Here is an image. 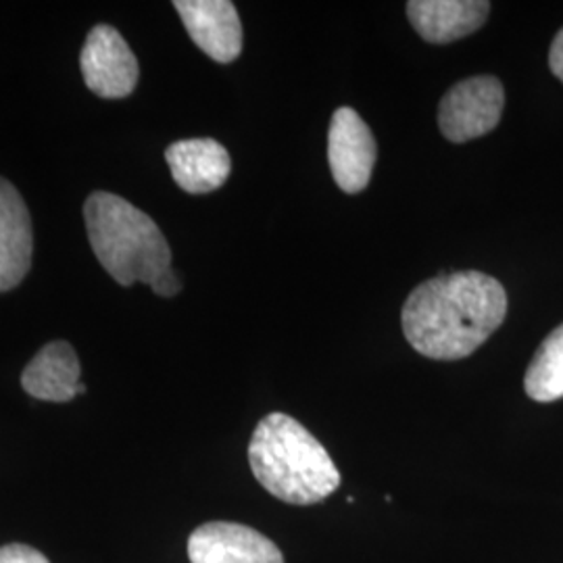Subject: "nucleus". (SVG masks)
I'll use <instances>...</instances> for the list:
<instances>
[{"mask_svg": "<svg viewBox=\"0 0 563 563\" xmlns=\"http://www.w3.org/2000/svg\"><path fill=\"white\" fill-rule=\"evenodd\" d=\"M523 388L530 399L539 402L558 401L563 397V323L555 328L526 369Z\"/></svg>", "mask_w": 563, "mask_h": 563, "instance_id": "ddd939ff", "label": "nucleus"}, {"mask_svg": "<svg viewBox=\"0 0 563 563\" xmlns=\"http://www.w3.org/2000/svg\"><path fill=\"white\" fill-rule=\"evenodd\" d=\"M490 13L484 0H411L407 18L423 41L449 44L481 30Z\"/></svg>", "mask_w": 563, "mask_h": 563, "instance_id": "9b49d317", "label": "nucleus"}, {"mask_svg": "<svg viewBox=\"0 0 563 563\" xmlns=\"http://www.w3.org/2000/svg\"><path fill=\"white\" fill-rule=\"evenodd\" d=\"M504 284L483 272H453L426 280L402 305L407 342L428 360L457 362L472 355L504 323Z\"/></svg>", "mask_w": 563, "mask_h": 563, "instance_id": "f257e3e1", "label": "nucleus"}, {"mask_svg": "<svg viewBox=\"0 0 563 563\" xmlns=\"http://www.w3.org/2000/svg\"><path fill=\"white\" fill-rule=\"evenodd\" d=\"M165 162L176 184L188 195H207L222 188L232 172L230 153L211 139L174 142L165 151Z\"/></svg>", "mask_w": 563, "mask_h": 563, "instance_id": "9d476101", "label": "nucleus"}, {"mask_svg": "<svg viewBox=\"0 0 563 563\" xmlns=\"http://www.w3.org/2000/svg\"><path fill=\"white\" fill-rule=\"evenodd\" d=\"M34 255V232L27 205L11 181L0 178V292L27 276Z\"/></svg>", "mask_w": 563, "mask_h": 563, "instance_id": "1a4fd4ad", "label": "nucleus"}, {"mask_svg": "<svg viewBox=\"0 0 563 563\" xmlns=\"http://www.w3.org/2000/svg\"><path fill=\"white\" fill-rule=\"evenodd\" d=\"M249 463L263 488L284 504H320L341 486L323 444L286 413L263 418L249 444Z\"/></svg>", "mask_w": 563, "mask_h": 563, "instance_id": "f03ea898", "label": "nucleus"}, {"mask_svg": "<svg viewBox=\"0 0 563 563\" xmlns=\"http://www.w3.org/2000/svg\"><path fill=\"white\" fill-rule=\"evenodd\" d=\"M378 146L369 125L351 107L334 111L328 130V163L342 192L357 195L372 180Z\"/></svg>", "mask_w": 563, "mask_h": 563, "instance_id": "423d86ee", "label": "nucleus"}, {"mask_svg": "<svg viewBox=\"0 0 563 563\" xmlns=\"http://www.w3.org/2000/svg\"><path fill=\"white\" fill-rule=\"evenodd\" d=\"M192 563H284V555L255 528L232 522L199 526L188 539Z\"/></svg>", "mask_w": 563, "mask_h": 563, "instance_id": "0eeeda50", "label": "nucleus"}, {"mask_svg": "<svg viewBox=\"0 0 563 563\" xmlns=\"http://www.w3.org/2000/svg\"><path fill=\"white\" fill-rule=\"evenodd\" d=\"M549 67L553 76L563 84V27L558 32V36L551 42L549 51Z\"/></svg>", "mask_w": 563, "mask_h": 563, "instance_id": "2eb2a0df", "label": "nucleus"}, {"mask_svg": "<svg viewBox=\"0 0 563 563\" xmlns=\"http://www.w3.org/2000/svg\"><path fill=\"white\" fill-rule=\"evenodd\" d=\"M181 23L205 55L218 63H232L242 53V23L228 0H176Z\"/></svg>", "mask_w": 563, "mask_h": 563, "instance_id": "6e6552de", "label": "nucleus"}, {"mask_svg": "<svg viewBox=\"0 0 563 563\" xmlns=\"http://www.w3.org/2000/svg\"><path fill=\"white\" fill-rule=\"evenodd\" d=\"M86 86L101 99H125L139 84V60L111 25H95L84 42L80 55Z\"/></svg>", "mask_w": 563, "mask_h": 563, "instance_id": "39448f33", "label": "nucleus"}, {"mask_svg": "<svg viewBox=\"0 0 563 563\" xmlns=\"http://www.w3.org/2000/svg\"><path fill=\"white\" fill-rule=\"evenodd\" d=\"M504 107V84L495 76L467 78L455 84L441 101V132L455 144L486 136L499 125Z\"/></svg>", "mask_w": 563, "mask_h": 563, "instance_id": "20e7f679", "label": "nucleus"}, {"mask_svg": "<svg viewBox=\"0 0 563 563\" xmlns=\"http://www.w3.org/2000/svg\"><path fill=\"white\" fill-rule=\"evenodd\" d=\"M88 241L107 274L121 286L155 288L172 272V249L159 225L139 207L111 192H92L84 205Z\"/></svg>", "mask_w": 563, "mask_h": 563, "instance_id": "7ed1b4c3", "label": "nucleus"}, {"mask_svg": "<svg viewBox=\"0 0 563 563\" xmlns=\"http://www.w3.org/2000/svg\"><path fill=\"white\" fill-rule=\"evenodd\" d=\"M0 563H48V560L36 549L15 543L0 547Z\"/></svg>", "mask_w": 563, "mask_h": 563, "instance_id": "4468645a", "label": "nucleus"}, {"mask_svg": "<svg viewBox=\"0 0 563 563\" xmlns=\"http://www.w3.org/2000/svg\"><path fill=\"white\" fill-rule=\"evenodd\" d=\"M80 360L69 342H48L27 363L21 386L34 399L51 402L71 401L78 395Z\"/></svg>", "mask_w": 563, "mask_h": 563, "instance_id": "f8f14e48", "label": "nucleus"}]
</instances>
